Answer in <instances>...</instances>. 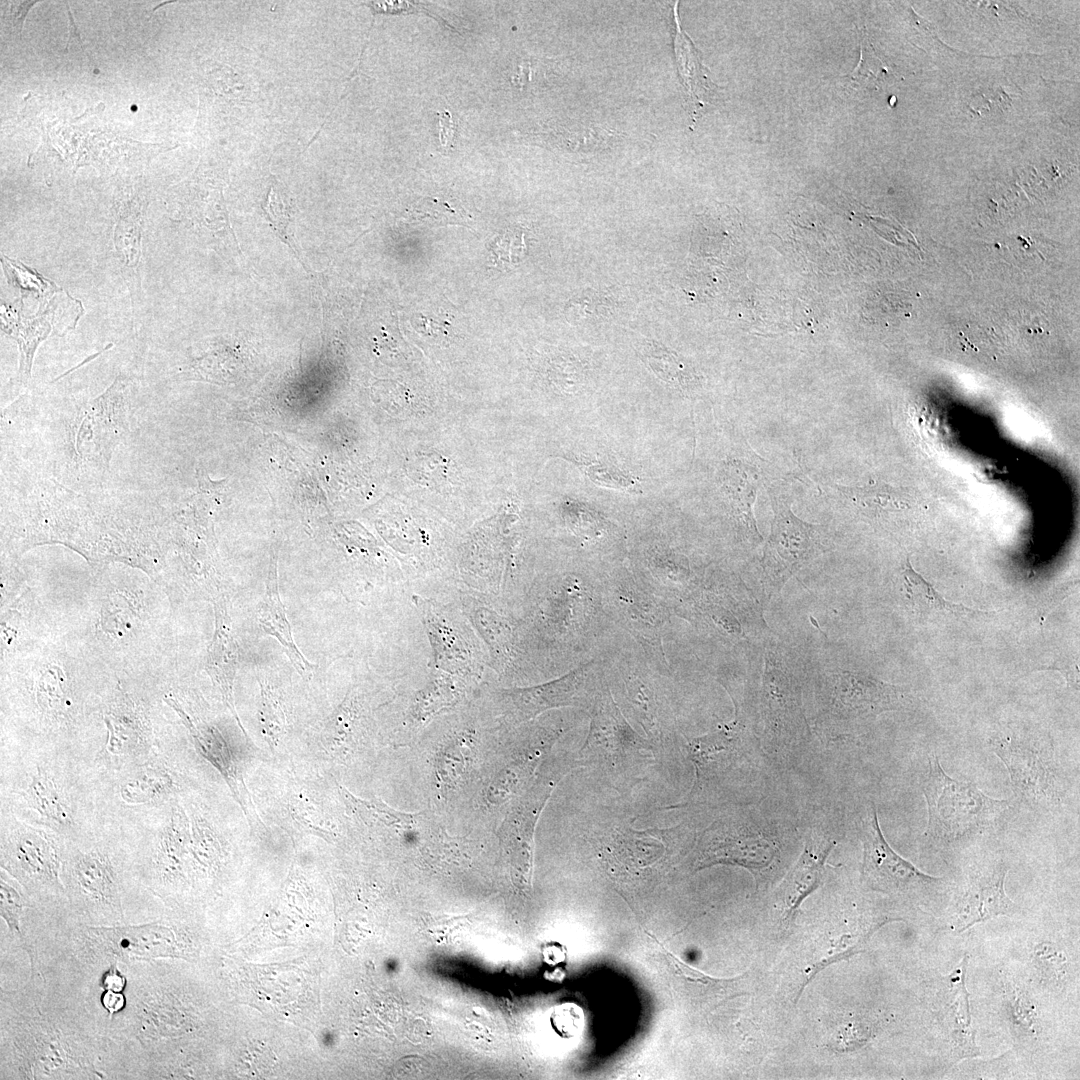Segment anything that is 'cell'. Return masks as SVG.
Returning a JSON list of instances; mask_svg holds the SVG:
<instances>
[{
    "mask_svg": "<svg viewBox=\"0 0 1080 1080\" xmlns=\"http://www.w3.org/2000/svg\"><path fill=\"white\" fill-rule=\"evenodd\" d=\"M124 1062L81 996L55 973L33 967L19 988H1V1080L127 1079Z\"/></svg>",
    "mask_w": 1080,
    "mask_h": 1080,
    "instance_id": "1",
    "label": "cell"
},
{
    "mask_svg": "<svg viewBox=\"0 0 1080 1080\" xmlns=\"http://www.w3.org/2000/svg\"><path fill=\"white\" fill-rule=\"evenodd\" d=\"M784 831L750 809H734L698 832L693 845L695 870L716 864L742 866L762 882L782 858Z\"/></svg>",
    "mask_w": 1080,
    "mask_h": 1080,
    "instance_id": "2",
    "label": "cell"
},
{
    "mask_svg": "<svg viewBox=\"0 0 1080 1080\" xmlns=\"http://www.w3.org/2000/svg\"><path fill=\"white\" fill-rule=\"evenodd\" d=\"M929 770L922 790L928 807L925 836L956 842L996 829L1009 808L1008 800L993 799L975 784L948 776L936 755L928 758Z\"/></svg>",
    "mask_w": 1080,
    "mask_h": 1080,
    "instance_id": "3",
    "label": "cell"
},
{
    "mask_svg": "<svg viewBox=\"0 0 1080 1080\" xmlns=\"http://www.w3.org/2000/svg\"><path fill=\"white\" fill-rule=\"evenodd\" d=\"M698 834L692 821L669 828L635 829L626 816L594 818L583 837L618 876H640L673 850L693 848Z\"/></svg>",
    "mask_w": 1080,
    "mask_h": 1080,
    "instance_id": "4",
    "label": "cell"
},
{
    "mask_svg": "<svg viewBox=\"0 0 1080 1080\" xmlns=\"http://www.w3.org/2000/svg\"><path fill=\"white\" fill-rule=\"evenodd\" d=\"M61 880L74 922L95 927L134 923L120 869L108 854L94 849L62 858Z\"/></svg>",
    "mask_w": 1080,
    "mask_h": 1080,
    "instance_id": "5",
    "label": "cell"
},
{
    "mask_svg": "<svg viewBox=\"0 0 1080 1080\" xmlns=\"http://www.w3.org/2000/svg\"><path fill=\"white\" fill-rule=\"evenodd\" d=\"M735 719L715 731L688 741L686 750L693 764L695 779L687 800L675 807L704 804L718 797L740 771L754 760L760 740L755 725L743 716L736 705Z\"/></svg>",
    "mask_w": 1080,
    "mask_h": 1080,
    "instance_id": "6",
    "label": "cell"
},
{
    "mask_svg": "<svg viewBox=\"0 0 1080 1080\" xmlns=\"http://www.w3.org/2000/svg\"><path fill=\"white\" fill-rule=\"evenodd\" d=\"M759 699L761 748L775 758H786L811 736L800 680L777 648H767Z\"/></svg>",
    "mask_w": 1080,
    "mask_h": 1080,
    "instance_id": "7",
    "label": "cell"
},
{
    "mask_svg": "<svg viewBox=\"0 0 1080 1080\" xmlns=\"http://www.w3.org/2000/svg\"><path fill=\"white\" fill-rule=\"evenodd\" d=\"M990 745L1006 766L1020 802L1036 810H1050L1061 803L1063 784L1049 735L1008 728L995 734Z\"/></svg>",
    "mask_w": 1080,
    "mask_h": 1080,
    "instance_id": "8",
    "label": "cell"
},
{
    "mask_svg": "<svg viewBox=\"0 0 1080 1080\" xmlns=\"http://www.w3.org/2000/svg\"><path fill=\"white\" fill-rule=\"evenodd\" d=\"M817 699L816 725L834 736L884 712L902 709L909 694L904 687L864 672L836 670L823 680Z\"/></svg>",
    "mask_w": 1080,
    "mask_h": 1080,
    "instance_id": "9",
    "label": "cell"
},
{
    "mask_svg": "<svg viewBox=\"0 0 1080 1080\" xmlns=\"http://www.w3.org/2000/svg\"><path fill=\"white\" fill-rule=\"evenodd\" d=\"M656 750L640 737L609 703L597 705L591 729L577 758L580 766L599 770L619 792L640 781Z\"/></svg>",
    "mask_w": 1080,
    "mask_h": 1080,
    "instance_id": "10",
    "label": "cell"
},
{
    "mask_svg": "<svg viewBox=\"0 0 1080 1080\" xmlns=\"http://www.w3.org/2000/svg\"><path fill=\"white\" fill-rule=\"evenodd\" d=\"M774 517L762 557V583L766 598L777 595L805 565L828 550L819 525L805 522L780 497H772Z\"/></svg>",
    "mask_w": 1080,
    "mask_h": 1080,
    "instance_id": "11",
    "label": "cell"
},
{
    "mask_svg": "<svg viewBox=\"0 0 1080 1080\" xmlns=\"http://www.w3.org/2000/svg\"><path fill=\"white\" fill-rule=\"evenodd\" d=\"M1 866L37 908L53 911L67 907L61 880L62 856L42 832L24 829L11 836L2 846Z\"/></svg>",
    "mask_w": 1080,
    "mask_h": 1080,
    "instance_id": "12",
    "label": "cell"
},
{
    "mask_svg": "<svg viewBox=\"0 0 1080 1080\" xmlns=\"http://www.w3.org/2000/svg\"><path fill=\"white\" fill-rule=\"evenodd\" d=\"M129 391L128 381L119 376L76 414L69 438L75 462L83 468L107 471L114 448L127 430Z\"/></svg>",
    "mask_w": 1080,
    "mask_h": 1080,
    "instance_id": "13",
    "label": "cell"
},
{
    "mask_svg": "<svg viewBox=\"0 0 1080 1080\" xmlns=\"http://www.w3.org/2000/svg\"><path fill=\"white\" fill-rule=\"evenodd\" d=\"M859 828L863 846L862 879L872 890L887 894L907 893L938 880L919 871L890 847L873 803L863 814Z\"/></svg>",
    "mask_w": 1080,
    "mask_h": 1080,
    "instance_id": "14",
    "label": "cell"
},
{
    "mask_svg": "<svg viewBox=\"0 0 1080 1080\" xmlns=\"http://www.w3.org/2000/svg\"><path fill=\"white\" fill-rule=\"evenodd\" d=\"M1008 868L1003 863L971 872L956 904L955 929L963 931L998 915H1012L1018 907L1005 893Z\"/></svg>",
    "mask_w": 1080,
    "mask_h": 1080,
    "instance_id": "15",
    "label": "cell"
},
{
    "mask_svg": "<svg viewBox=\"0 0 1080 1080\" xmlns=\"http://www.w3.org/2000/svg\"><path fill=\"white\" fill-rule=\"evenodd\" d=\"M834 846V839L824 829L813 827L808 830L804 850L781 888L783 904L788 912H794L802 900L818 887L825 861Z\"/></svg>",
    "mask_w": 1080,
    "mask_h": 1080,
    "instance_id": "16",
    "label": "cell"
},
{
    "mask_svg": "<svg viewBox=\"0 0 1080 1080\" xmlns=\"http://www.w3.org/2000/svg\"><path fill=\"white\" fill-rule=\"evenodd\" d=\"M268 576L265 596L257 610L259 624L267 634L279 641L298 672L303 676L308 675L314 665L305 659L294 642L285 608L279 596L275 562H272Z\"/></svg>",
    "mask_w": 1080,
    "mask_h": 1080,
    "instance_id": "17",
    "label": "cell"
},
{
    "mask_svg": "<svg viewBox=\"0 0 1080 1080\" xmlns=\"http://www.w3.org/2000/svg\"><path fill=\"white\" fill-rule=\"evenodd\" d=\"M677 4L674 11L675 36L674 47L679 73L686 89L693 123L700 110L712 98L713 83L706 74V69L700 61L698 53L687 34L681 29L677 15Z\"/></svg>",
    "mask_w": 1080,
    "mask_h": 1080,
    "instance_id": "18",
    "label": "cell"
},
{
    "mask_svg": "<svg viewBox=\"0 0 1080 1080\" xmlns=\"http://www.w3.org/2000/svg\"><path fill=\"white\" fill-rule=\"evenodd\" d=\"M720 480L746 540L752 545H758L762 537L752 511L757 491L756 479L750 477L746 466L729 463L725 466Z\"/></svg>",
    "mask_w": 1080,
    "mask_h": 1080,
    "instance_id": "19",
    "label": "cell"
},
{
    "mask_svg": "<svg viewBox=\"0 0 1080 1080\" xmlns=\"http://www.w3.org/2000/svg\"><path fill=\"white\" fill-rule=\"evenodd\" d=\"M904 587L912 609L919 617L948 616L955 618L965 616L989 615V612L972 609L962 604L952 603L946 600L931 583L913 569L907 558L902 570Z\"/></svg>",
    "mask_w": 1080,
    "mask_h": 1080,
    "instance_id": "20",
    "label": "cell"
},
{
    "mask_svg": "<svg viewBox=\"0 0 1080 1080\" xmlns=\"http://www.w3.org/2000/svg\"><path fill=\"white\" fill-rule=\"evenodd\" d=\"M217 629L209 655V670L218 683L225 702L237 718L232 697L236 671L237 648L233 640L225 606L217 607Z\"/></svg>",
    "mask_w": 1080,
    "mask_h": 1080,
    "instance_id": "21",
    "label": "cell"
},
{
    "mask_svg": "<svg viewBox=\"0 0 1080 1080\" xmlns=\"http://www.w3.org/2000/svg\"><path fill=\"white\" fill-rule=\"evenodd\" d=\"M28 802L36 811L53 824L67 828L72 815L58 787L48 774L38 769L27 789Z\"/></svg>",
    "mask_w": 1080,
    "mask_h": 1080,
    "instance_id": "22",
    "label": "cell"
},
{
    "mask_svg": "<svg viewBox=\"0 0 1080 1080\" xmlns=\"http://www.w3.org/2000/svg\"><path fill=\"white\" fill-rule=\"evenodd\" d=\"M641 353L650 368L663 381L683 392H688L694 386L696 376L693 370L673 351L656 342L647 341L641 345Z\"/></svg>",
    "mask_w": 1080,
    "mask_h": 1080,
    "instance_id": "23",
    "label": "cell"
},
{
    "mask_svg": "<svg viewBox=\"0 0 1080 1080\" xmlns=\"http://www.w3.org/2000/svg\"><path fill=\"white\" fill-rule=\"evenodd\" d=\"M168 703L179 713L183 719L185 725L190 730L196 747L200 753L206 758L215 768H217L223 777L230 785H233V781L236 777L234 767L231 762L230 754H228L225 745L222 740H219L216 735L210 730L207 732L201 731L197 728L187 714L179 707V705L172 699Z\"/></svg>",
    "mask_w": 1080,
    "mask_h": 1080,
    "instance_id": "24",
    "label": "cell"
},
{
    "mask_svg": "<svg viewBox=\"0 0 1080 1080\" xmlns=\"http://www.w3.org/2000/svg\"><path fill=\"white\" fill-rule=\"evenodd\" d=\"M170 785L171 780L165 772L150 768L125 781L120 794L130 804L149 803L164 795Z\"/></svg>",
    "mask_w": 1080,
    "mask_h": 1080,
    "instance_id": "25",
    "label": "cell"
},
{
    "mask_svg": "<svg viewBox=\"0 0 1080 1080\" xmlns=\"http://www.w3.org/2000/svg\"><path fill=\"white\" fill-rule=\"evenodd\" d=\"M31 903L28 895L12 884L1 871L0 915L6 923L9 934L18 941L20 947L24 942L22 920Z\"/></svg>",
    "mask_w": 1080,
    "mask_h": 1080,
    "instance_id": "26",
    "label": "cell"
},
{
    "mask_svg": "<svg viewBox=\"0 0 1080 1080\" xmlns=\"http://www.w3.org/2000/svg\"><path fill=\"white\" fill-rule=\"evenodd\" d=\"M579 464L598 485L627 490L633 488L635 484L633 478L606 460L583 458Z\"/></svg>",
    "mask_w": 1080,
    "mask_h": 1080,
    "instance_id": "27",
    "label": "cell"
},
{
    "mask_svg": "<svg viewBox=\"0 0 1080 1080\" xmlns=\"http://www.w3.org/2000/svg\"><path fill=\"white\" fill-rule=\"evenodd\" d=\"M263 209L278 235L296 252L295 244L287 231L291 220V207L286 203V199L276 187H271Z\"/></svg>",
    "mask_w": 1080,
    "mask_h": 1080,
    "instance_id": "28",
    "label": "cell"
},
{
    "mask_svg": "<svg viewBox=\"0 0 1080 1080\" xmlns=\"http://www.w3.org/2000/svg\"><path fill=\"white\" fill-rule=\"evenodd\" d=\"M860 60L856 68L847 75L851 80L858 83L877 81L882 75L889 72L888 67L876 56L868 40L863 35L860 44Z\"/></svg>",
    "mask_w": 1080,
    "mask_h": 1080,
    "instance_id": "29",
    "label": "cell"
},
{
    "mask_svg": "<svg viewBox=\"0 0 1080 1080\" xmlns=\"http://www.w3.org/2000/svg\"><path fill=\"white\" fill-rule=\"evenodd\" d=\"M35 3H37V1H14L10 3V8L5 19L17 35L21 36L26 15Z\"/></svg>",
    "mask_w": 1080,
    "mask_h": 1080,
    "instance_id": "30",
    "label": "cell"
},
{
    "mask_svg": "<svg viewBox=\"0 0 1080 1080\" xmlns=\"http://www.w3.org/2000/svg\"><path fill=\"white\" fill-rule=\"evenodd\" d=\"M439 129H440L439 140H440L441 146L444 147V148L452 147L453 142H454L455 132H456V126H455L454 122L452 121V118H451V115H450L449 112L444 111L443 113L440 114V117H439Z\"/></svg>",
    "mask_w": 1080,
    "mask_h": 1080,
    "instance_id": "31",
    "label": "cell"
},
{
    "mask_svg": "<svg viewBox=\"0 0 1080 1080\" xmlns=\"http://www.w3.org/2000/svg\"><path fill=\"white\" fill-rule=\"evenodd\" d=\"M66 8H67V15L69 17V39H68V42H67V48H68V46L70 44H72V42H75L76 44H78L81 47L82 50H84L86 52L85 46H84V44H83V42L81 40V37H80L79 31L77 29V26H76V24H75V22L73 20L72 15H71L69 6L67 5Z\"/></svg>",
    "mask_w": 1080,
    "mask_h": 1080,
    "instance_id": "32",
    "label": "cell"
}]
</instances>
